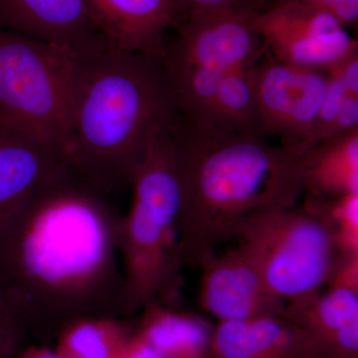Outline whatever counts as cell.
<instances>
[{"instance_id":"cell-22","label":"cell","mask_w":358,"mask_h":358,"mask_svg":"<svg viewBox=\"0 0 358 358\" xmlns=\"http://www.w3.org/2000/svg\"><path fill=\"white\" fill-rule=\"evenodd\" d=\"M29 334L25 320L0 288V358H15Z\"/></svg>"},{"instance_id":"cell-16","label":"cell","mask_w":358,"mask_h":358,"mask_svg":"<svg viewBox=\"0 0 358 358\" xmlns=\"http://www.w3.org/2000/svg\"><path fill=\"white\" fill-rule=\"evenodd\" d=\"M134 331L164 358L208 352L213 329L201 317L179 312L159 301L145 306Z\"/></svg>"},{"instance_id":"cell-28","label":"cell","mask_w":358,"mask_h":358,"mask_svg":"<svg viewBox=\"0 0 358 358\" xmlns=\"http://www.w3.org/2000/svg\"><path fill=\"white\" fill-rule=\"evenodd\" d=\"M326 358H334V357H326Z\"/></svg>"},{"instance_id":"cell-3","label":"cell","mask_w":358,"mask_h":358,"mask_svg":"<svg viewBox=\"0 0 358 358\" xmlns=\"http://www.w3.org/2000/svg\"><path fill=\"white\" fill-rule=\"evenodd\" d=\"M178 112L162 61L114 47L76 54L68 166L108 194L131 185L148 136Z\"/></svg>"},{"instance_id":"cell-11","label":"cell","mask_w":358,"mask_h":358,"mask_svg":"<svg viewBox=\"0 0 358 358\" xmlns=\"http://www.w3.org/2000/svg\"><path fill=\"white\" fill-rule=\"evenodd\" d=\"M0 29L76 54L112 47L94 24L85 0H0Z\"/></svg>"},{"instance_id":"cell-8","label":"cell","mask_w":358,"mask_h":358,"mask_svg":"<svg viewBox=\"0 0 358 358\" xmlns=\"http://www.w3.org/2000/svg\"><path fill=\"white\" fill-rule=\"evenodd\" d=\"M253 24L268 53L287 64L327 70L358 50L333 15L296 0L254 11Z\"/></svg>"},{"instance_id":"cell-17","label":"cell","mask_w":358,"mask_h":358,"mask_svg":"<svg viewBox=\"0 0 358 358\" xmlns=\"http://www.w3.org/2000/svg\"><path fill=\"white\" fill-rule=\"evenodd\" d=\"M252 67L228 71L221 78L203 122L230 133L266 140L267 134L257 100Z\"/></svg>"},{"instance_id":"cell-9","label":"cell","mask_w":358,"mask_h":358,"mask_svg":"<svg viewBox=\"0 0 358 358\" xmlns=\"http://www.w3.org/2000/svg\"><path fill=\"white\" fill-rule=\"evenodd\" d=\"M253 13L249 8H229L187 17L178 39L166 46L162 59L166 74L225 73L255 65L268 50L254 27Z\"/></svg>"},{"instance_id":"cell-6","label":"cell","mask_w":358,"mask_h":358,"mask_svg":"<svg viewBox=\"0 0 358 358\" xmlns=\"http://www.w3.org/2000/svg\"><path fill=\"white\" fill-rule=\"evenodd\" d=\"M239 238L256 257L268 293L286 305L320 293L341 257L333 228L308 203L262 214Z\"/></svg>"},{"instance_id":"cell-19","label":"cell","mask_w":358,"mask_h":358,"mask_svg":"<svg viewBox=\"0 0 358 358\" xmlns=\"http://www.w3.org/2000/svg\"><path fill=\"white\" fill-rule=\"evenodd\" d=\"M329 286L324 293L320 292L306 300L287 303L281 315L322 341L336 329L358 320V288L345 285Z\"/></svg>"},{"instance_id":"cell-25","label":"cell","mask_w":358,"mask_h":358,"mask_svg":"<svg viewBox=\"0 0 358 358\" xmlns=\"http://www.w3.org/2000/svg\"><path fill=\"white\" fill-rule=\"evenodd\" d=\"M115 358H164V357L136 331H134Z\"/></svg>"},{"instance_id":"cell-7","label":"cell","mask_w":358,"mask_h":358,"mask_svg":"<svg viewBox=\"0 0 358 358\" xmlns=\"http://www.w3.org/2000/svg\"><path fill=\"white\" fill-rule=\"evenodd\" d=\"M268 55L252 67L264 128L267 136H278L281 147L301 157L315 145L327 72L287 64Z\"/></svg>"},{"instance_id":"cell-4","label":"cell","mask_w":358,"mask_h":358,"mask_svg":"<svg viewBox=\"0 0 358 358\" xmlns=\"http://www.w3.org/2000/svg\"><path fill=\"white\" fill-rule=\"evenodd\" d=\"M173 119L148 136L131 179V207L120 224L129 313L154 301L176 308L180 301V189L174 160Z\"/></svg>"},{"instance_id":"cell-1","label":"cell","mask_w":358,"mask_h":358,"mask_svg":"<svg viewBox=\"0 0 358 358\" xmlns=\"http://www.w3.org/2000/svg\"><path fill=\"white\" fill-rule=\"evenodd\" d=\"M109 194L65 167L0 222V288L30 334L129 315Z\"/></svg>"},{"instance_id":"cell-15","label":"cell","mask_w":358,"mask_h":358,"mask_svg":"<svg viewBox=\"0 0 358 358\" xmlns=\"http://www.w3.org/2000/svg\"><path fill=\"white\" fill-rule=\"evenodd\" d=\"M303 192L336 197L358 193V129L320 141L301 157Z\"/></svg>"},{"instance_id":"cell-20","label":"cell","mask_w":358,"mask_h":358,"mask_svg":"<svg viewBox=\"0 0 358 358\" xmlns=\"http://www.w3.org/2000/svg\"><path fill=\"white\" fill-rule=\"evenodd\" d=\"M327 82L315 129V143L331 138L346 99L358 94V50L327 70Z\"/></svg>"},{"instance_id":"cell-27","label":"cell","mask_w":358,"mask_h":358,"mask_svg":"<svg viewBox=\"0 0 358 358\" xmlns=\"http://www.w3.org/2000/svg\"><path fill=\"white\" fill-rule=\"evenodd\" d=\"M265 1H266V0H262V4H264V2H265ZM275 1H278V0H273L272 3H271V4L275 3Z\"/></svg>"},{"instance_id":"cell-18","label":"cell","mask_w":358,"mask_h":358,"mask_svg":"<svg viewBox=\"0 0 358 358\" xmlns=\"http://www.w3.org/2000/svg\"><path fill=\"white\" fill-rule=\"evenodd\" d=\"M122 317H85L59 331L54 352L62 358H115L134 334Z\"/></svg>"},{"instance_id":"cell-14","label":"cell","mask_w":358,"mask_h":358,"mask_svg":"<svg viewBox=\"0 0 358 358\" xmlns=\"http://www.w3.org/2000/svg\"><path fill=\"white\" fill-rule=\"evenodd\" d=\"M67 166L65 148L0 124V222Z\"/></svg>"},{"instance_id":"cell-10","label":"cell","mask_w":358,"mask_h":358,"mask_svg":"<svg viewBox=\"0 0 358 358\" xmlns=\"http://www.w3.org/2000/svg\"><path fill=\"white\" fill-rule=\"evenodd\" d=\"M199 303L218 322L280 315L286 303L268 293L260 266L248 245L214 255L201 267Z\"/></svg>"},{"instance_id":"cell-23","label":"cell","mask_w":358,"mask_h":358,"mask_svg":"<svg viewBox=\"0 0 358 358\" xmlns=\"http://www.w3.org/2000/svg\"><path fill=\"white\" fill-rule=\"evenodd\" d=\"M282 0H278L279 2ZM333 15L345 28L357 27L358 0H296ZM274 4V3H273Z\"/></svg>"},{"instance_id":"cell-26","label":"cell","mask_w":358,"mask_h":358,"mask_svg":"<svg viewBox=\"0 0 358 358\" xmlns=\"http://www.w3.org/2000/svg\"><path fill=\"white\" fill-rule=\"evenodd\" d=\"M183 358H211L208 352L199 353V355H192V357Z\"/></svg>"},{"instance_id":"cell-12","label":"cell","mask_w":358,"mask_h":358,"mask_svg":"<svg viewBox=\"0 0 358 358\" xmlns=\"http://www.w3.org/2000/svg\"><path fill=\"white\" fill-rule=\"evenodd\" d=\"M211 358H326L324 341L282 315L218 322L213 327Z\"/></svg>"},{"instance_id":"cell-21","label":"cell","mask_w":358,"mask_h":358,"mask_svg":"<svg viewBox=\"0 0 358 358\" xmlns=\"http://www.w3.org/2000/svg\"><path fill=\"white\" fill-rule=\"evenodd\" d=\"M308 203L333 228L339 255H358V193L336 197L310 195Z\"/></svg>"},{"instance_id":"cell-13","label":"cell","mask_w":358,"mask_h":358,"mask_svg":"<svg viewBox=\"0 0 358 358\" xmlns=\"http://www.w3.org/2000/svg\"><path fill=\"white\" fill-rule=\"evenodd\" d=\"M90 16L114 48L162 61L164 34L180 23L176 0H85Z\"/></svg>"},{"instance_id":"cell-24","label":"cell","mask_w":358,"mask_h":358,"mask_svg":"<svg viewBox=\"0 0 358 358\" xmlns=\"http://www.w3.org/2000/svg\"><path fill=\"white\" fill-rule=\"evenodd\" d=\"M181 15L212 13L229 8H244L240 0H176Z\"/></svg>"},{"instance_id":"cell-5","label":"cell","mask_w":358,"mask_h":358,"mask_svg":"<svg viewBox=\"0 0 358 358\" xmlns=\"http://www.w3.org/2000/svg\"><path fill=\"white\" fill-rule=\"evenodd\" d=\"M76 53L0 29V124L68 150Z\"/></svg>"},{"instance_id":"cell-2","label":"cell","mask_w":358,"mask_h":358,"mask_svg":"<svg viewBox=\"0 0 358 358\" xmlns=\"http://www.w3.org/2000/svg\"><path fill=\"white\" fill-rule=\"evenodd\" d=\"M171 131L182 267L201 268L218 244L239 238L262 214L294 206L303 192L301 155L281 145L193 121L179 110Z\"/></svg>"}]
</instances>
